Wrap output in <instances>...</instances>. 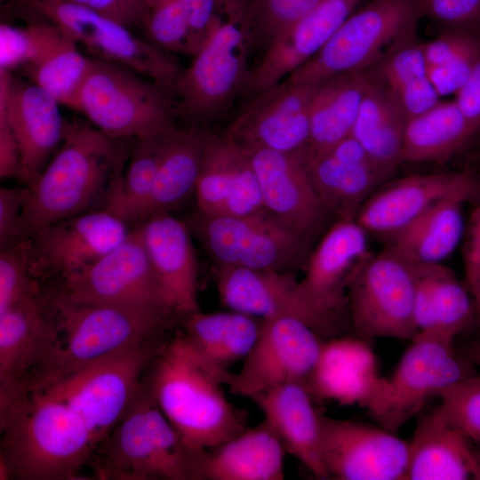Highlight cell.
<instances>
[{"instance_id":"cell-27","label":"cell","mask_w":480,"mask_h":480,"mask_svg":"<svg viewBox=\"0 0 480 480\" xmlns=\"http://www.w3.org/2000/svg\"><path fill=\"white\" fill-rule=\"evenodd\" d=\"M366 341L356 336L324 341L306 383L313 397L341 405H372L386 379L379 375L376 356Z\"/></svg>"},{"instance_id":"cell-22","label":"cell","mask_w":480,"mask_h":480,"mask_svg":"<svg viewBox=\"0 0 480 480\" xmlns=\"http://www.w3.org/2000/svg\"><path fill=\"white\" fill-rule=\"evenodd\" d=\"M247 150L266 211L311 240L320 233L330 213L311 181L301 150L297 153Z\"/></svg>"},{"instance_id":"cell-48","label":"cell","mask_w":480,"mask_h":480,"mask_svg":"<svg viewBox=\"0 0 480 480\" xmlns=\"http://www.w3.org/2000/svg\"><path fill=\"white\" fill-rule=\"evenodd\" d=\"M480 58V41L447 62L428 68V76L438 95L456 93Z\"/></svg>"},{"instance_id":"cell-46","label":"cell","mask_w":480,"mask_h":480,"mask_svg":"<svg viewBox=\"0 0 480 480\" xmlns=\"http://www.w3.org/2000/svg\"><path fill=\"white\" fill-rule=\"evenodd\" d=\"M41 292L39 280L30 269L27 240L1 249L0 313L17 301Z\"/></svg>"},{"instance_id":"cell-33","label":"cell","mask_w":480,"mask_h":480,"mask_svg":"<svg viewBox=\"0 0 480 480\" xmlns=\"http://www.w3.org/2000/svg\"><path fill=\"white\" fill-rule=\"evenodd\" d=\"M372 76L368 70L350 72L320 84L310 107L305 155L324 154L351 134Z\"/></svg>"},{"instance_id":"cell-34","label":"cell","mask_w":480,"mask_h":480,"mask_svg":"<svg viewBox=\"0 0 480 480\" xmlns=\"http://www.w3.org/2000/svg\"><path fill=\"white\" fill-rule=\"evenodd\" d=\"M300 153L322 203L338 220H356L364 203L389 176L372 163L345 160L330 152Z\"/></svg>"},{"instance_id":"cell-1","label":"cell","mask_w":480,"mask_h":480,"mask_svg":"<svg viewBox=\"0 0 480 480\" xmlns=\"http://www.w3.org/2000/svg\"><path fill=\"white\" fill-rule=\"evenodd\" d=\"M0 398V460L11 479H76L96 449L77 414L22 380L1 382Z\"/></svg>"},{"instance_id":"cell-47","label":"cell","mask_w":480,"mask_h":480,"mask_svg":"<svg viewBox=\"0 0 480 480\" xmlns=\"http://www.w3.org/2000/svg\"><path fill=\"white\" fill-rule=\"evenodd\" d=\"M440 398L446 420L472 442L480 443V375L453 384Z\"/></svg>"},{"instance_id":"cell-6","label":"cell","mask_w":480,"mask_h":480,"mask_svg":"<svg viewBox=\"0 0 480 480\" xmlns=\"http://www.w3.org/2000/svg\"><path fill=\"white\" fill-rule=\"evenodd\" d=\"M188 449L157 405L145 374L90 462L98 479L189 480Z\"/></svg>"},{"instance_id":"cell-18","label":"cell","mask_w":480,"mask_h":480,"mask_svg":"<svg viewBox=\"0 0 480 480\" xmlns=\"http://www.w3.org/2000/svg\"><path fill=\"white\" fill-rule=\"evenodd\" d=\"M321 454L329 478L404 480L409 443L384 428L320 413Z\"/></svg>"},{"instance_id":"cell-21","label":"cell","mask_w":480,"mask_h":480,"mask_svg":"<svg viewBox=\"0 0 480 480\" xmlns=\"http://www.w3.org/2000/svg\"><path fill=\"white\" fill-rule=\"evenodd\" d=\"M60 103L44 90L0 69V114L17 140L21 159L18 179L28 186L40 174L53 150L62 143L67 122Z\"/></svg>"},{"instance_id":"cell-24","label":"cell","mask_w":480,"mask_h":480,"mask_svg":"<svg viewBox=\"0 0 480 480\" xmlns=\"http://www.w3.org/2000/svg\"><path fill=\"white\" fill-rule=\"evenodd\" d=\"M214 275L220 299L230 310L260 320L294 316L328 337L323 323L301 299L293 271L215 265Z\"/></svg>"},{"instance_id":"cell-12","label":"cell","mask_w":480,"mask_h":480,"mask_svg":"<svg viewBox=\"0 0 480 480\" xmlns=\"http://www.w3.org/2000/svg\"><path fill=\"white\" fill-rule=\"evenodd\" d=\"M416 266L389 247L369 253L348 286L349 325L363 340L396 338L412 340Z\"/></svg>"},{"instance_id":"cell-40","label":"cell","mask_w":480,"mask_h":480,"mask_svg":"<svg viewBox=\"0 0 480 480\" xmlns=\"http://www.w3.org/2000/svg\"><path fill=\"white\" fill-rule=\"evenodd\" d=\"M378 78L393 94L407 119L439 102L428 76L422 45L409 44L379 64Z\"/></svg>"},{"instance_id":"cell-44","label":"cell","mask_w":480,"mask_h":480,"mask_svg":"<svg viewBox=\"0 0 480 480\" xmlns=\"http://www.w3.org/2000/svg\"><path fill=\"white\" fill-rule=\"evenodd\" d=\"M476 324L471 294L452 270L442 265L434 307V325L429 332L454 341Z\"/></svg>"},{"instance_id":"cell-5","label":"cell","mask_w":480,"mask_h":480,"mask_svg":"<svg viewBox=\"0 0 480 480\" xmlns=\"http://www.w3.org/2000/svg\"><path fill=\"white\" fill-rule=\"evenodd\" d=\"M249 0H220L206 40L184 68L175 86L177 116L212 120L226 112L245 90L248 59L254 43Z\"/></svg>"},{"instance_id":"cell-52","label":"cell","mask_w":480,"mask_h":480,"mask_svg":"<svg viewBox=\"0 0 480 480\" xmlns=\"http://www.w3.org/2000/svg\"><path fill=\"white\" fill-rule=\"evenodd\" d=\"M185 7L196 53L206 40L220 13V0H181ZM195 53V54H196Z\"/></svg>"},{"instance_id":"cell-9","label":"cell","mask_w":480,"mask_h":480,"mask_svg":"<svg viewBox=\"0 0 480 480\" xmlns=\"http://www.w3.org/2000/svg\"><path fill=\"white\" fill-rule=\"evenodd\" d=\"M166 342L156 338L101 358L42 385L83 420L96 447L124 415Z\"/></svg>"},{"instance_id":"cell-4","label":"cell","mask_w":480,"mask_h":480,"mask_svg":"<svg viewBox=\"0 0 480 480\" xmlns=\"http://www.w3.org/2000/svg\"><path fill=\"white\" fill-rule=\"evenodd\" d=\"M55 329L51 348L27 381L42 385L101 358L159 338L174 316L125 306L76 302L51 295Z\"/></svg>"},{"instance_id":"cell-35","label":"cell","mask_w":480,"mask_h":480,"mask_svg":"<svg viewBox=\"0 0 480 480\" xmlns=\"http://www.w3.org/2000/svg\"><path fill=\"white\" fill-rule=\"evenodd\" d=\"M465 203L449 199L433 205L389 236L386 246L415 266L441 264L462 238Z\"/></svg>"},{"instance_id":"cell-28","label":"cell","mask_w":480,"mask_h":480,"mask_svg":"<svg viewBox=\"0 0 480 480\" xmlns=\"http://www.w3.org/2000/svg\"><path fill=\"white\" fill-rule=\"evenodd\" d=\"M139 227L153 270L175 314L184 317L199 311L198 268L188 225L171 212H161Z\"/></svg>"},{"instance_id":"cell-10","label":"cell","mask_w":480,"mask_h":480,"mask_svg":"<svg viewBox=\"0 0 480 480\" xmlns=\"http://www.w3.org/2000/svg\"><path fill=\"white\" fill-rule=\"evenodd\" d=\"M20 9L58 27L95 59L126 67L172 93L184 68L170 54L131 29L71 0H12Z\"/></svg>"},{"instance_id":"cell-56","label":"cell","mask_w":480,"mask_h":480,"mask_svg":"<svg viewBox=\"0 0 480 480\" xmlns=\"http://www.w3.org/2000/svg\"><path fill=\"white\" fill-rule=\"evenodd\" d=\"M466 279L480 271V205L473 212L464 248Z\"/></svg>"},{"instance_id":"cell-55","label":"cell","mask_w":480,"mask_h":480,"mask_svg":"<svg viewBox=\"0 0 480 480\" xmlns=\"http://www.w3.org/2000/svg\"><path fill=\"white\" fill-rule=\"evenodd\" d=\"M20 168L21 159L17 140L6 117L0 114V178H19Z\"/></svg>"},{"instance_id":"cell-49","label":"cell","mask_w":480,"mask_h":480,"mask_svg":"<svg viewBox=\"0 0 480 480\" xmlns=\"http://www.w3.org/2000/svg\"><path fill=\"white\" fill-rule=\"evenodd\" d=\"M29 189L25 187L0 189V247L22 242V217Z\"/></svg>"},{"instance_id":"cell-42","label":"cell","mask_w":480,"mask_h":480,"mask_svg":"<svg viewBox=\"0 0 480 480\" xmlns=\"http://www.w3.org/2000/svg\"><path fill=\"white\" fill-rule=\"evenodd\" d=\"M25 12L34 17L26 27L5 22L0 25V69L12 72L27 68L64 36L55 25Z\"/></svg>"},{"instance_id":"cell-26","label":"cell","mask_w":480,"mask_h":480,"mask_svg":"<svg viewBox=\"0 0 480 480\" xmlns=\"http://www.w3.org/2000/svg\"><path fill=\"white\" fill-rule=\"evenodd\" d=\"M281 441L263 420L208 449H189V480H282Z\"/></svg>"},{"instance_id":"cell-41","label":"cell","mask_w":480,"mask_h":480,"mask_svg":"<svg viewBox=\"0 0 480 480\" xmlns=\"http://www.w3.org/2000/svg\"><path fill=\"white\" fill-rule=\"evenodd\" d=\"M93 58L84 55L66 35L25 70L30 81L60 105L75 109L79 92L92 66Z\"/></svg>"},{"instance_id":"cell-30","label":"cell","mask_w":480,"mask_h":480,"mask_svg":"<svg viewBox=\"0 0 480 480\" xmlns=\"http://www.w3.org/2000/svg\"><path fill=\"white\" fill-rule=\"evenodd\" d=\"M312 397L306 384L291 382L264 391L252 399L261 410L264 420L286 452L316 478L330 479L321 454L320 413L315 409Z\"/></svg>"},{"instance_id":"cell-50","label":"cell","mask_w":480,"mask_h":480,"mask_svg":"<svg viewBox=\"0 0 480 480\" xmlns=\"http://www.w3.org/2000/svg\"><path fill=\"white\" fill-rule=\"evenodd\" d=\"M480 40L465 32L444 33L422 45L428 68L440 66L456 57Z\"/></svg>"},{"instance_id":"cell-51","label":"cell","mask_w":480,"mask_h":480,"mask_svg":"<svg viewBox=\"0 0 480 480\" xmlns=\"http://www.w3.org/2000/svg\"><path fill=\"white\" fill-rule=\"evenodd\" d=\"M128 28L140 27L145 0H71Z\"/></svg>"},{"instance_id":"cell-57","label":"cell","mask_w":480,"mask_h":480,"mask_svg":"<svg viewBox=\"0 0 480 480\" xmlns=\"http://www.w3.org/2000/svg\"><path fill=\"white\" fill-rule=\"evenodd\" d=\"M467 287L471 294L475 315L476 324L480 326V271L466 279Z\"/></svg>"},{"instance_id":"cell-38","label":"cell","mask_w":480,"mask_h":480,"mask_svg":"<svg viewBox=\"0 0 480 480\" xmlns=\"http://www.w3.org/2000/svg\"><path fill=\"white\" fill-rule=\"evenodd\" d=\"M475 133L454 101H439L407 119L403 162H443L458 152Z\"/></svg>"},{"instance_id":"cell-13","label":"cell","mask_w":480,"mask_h":480,"mask_svg":"<svg viewBox=\"0 0 480 480\" xmlns=\"http://www.w3.org/2000/svg\"><path fill=\"white\" fill-rule=\"evenodd\" d=\"M476 373L454 341L419 333L368 409L382 428L395 433L432 398Z\"/></svg>"},{"instance_id":"cell-58","label":"cell","mask_w":480,"mask_h":480,"mask_svg":"<svg viewBox=\"0 0 480 480\" xmlns=\"http://www.w3.org/2000/svg\"><path fill=\"white\" fill-rule=\"evenodd\" d=\"M460 352L480 369V337L466 343Z\"/></svg>"},{"instance_id":"cell-54","label":"cell","mask_w":480,"mask_h":480,"mask_svg":"<svg viewBox=\"0 0 480 480\" xmlns=\"http://www.w3.org/2000/svg\"><path fill=\"white\" fill-rule=\"evenodd\" d=\"M455 94L456 104L476 133L480 129V58Z\"/></svg>"},{"instance_id":"cell-53","label":"cell","mask_w":480,"mask_h":480,"mask_svg":"<svg viewBox=\"0 0 480 480\" xmlns=\"http://www.w3.org/2000/svg\"><path fill=\"white\" fill-rule=\"evenodd\" d=\"M427 11L439 21L464 24L480 16V0H423Z\"/></svg>"},{"instance_id":"cell-19","label":"cell","mask_w":480,"mask_h":480,"mask_svg":"<svg viewBox=\"0 0 480 480\" xmlns=\"http://www.w3.org/2000/svg\"><path fill=\"white\" fill-rule=\"evenodd\" d=\"M319 85L279 82L254 95L225 134L247 149L302 150L308 140L310 107Z\"/></svg>"},{"instance_id":"cell-37","label":"cell","mask_w":480,"mask_h":480,"mask_svg":"<svg viewBox=\"0 0 480 480\" xmlns=\"http://www.w3.org/2000/svg\"><path fill=\"white\" fill-rule=\"evenodd\" d=\"M204 144V136L196 132L175 127L166 133L146 219L170 212L195 194Z\"/></svg>"},{"instance_id":"cell-29","label":"cell","mask_w":480,"mask_h":480,"mask_svg":"<svg viewBox=\"0 0 480 480\" xmlns=\"http://www.w3.org/2000/svg\"><path fill=\"white\" fill-rule=\"evenodd\" d=\"M55 329L51 295L24 298L0 313V380L28 379L47 356Z\"/></svg>"},{"instance_id":"cell-31","label":"cell","mask_w":480,"mask_h":480,"mask_svg":"<svg viewBox=\"0 0 480 480\" xmlns=\"http://www.w3.org/2000/svg\"><path fill=\"white\" fill-rule=\"evenodd\" d=\"M471 442L437 406L417 425L404 480L472 479L476 449Z\"/></svg>"},{"instance_id":"cell-16","label":"cell","mask_w":480,"mask_h":480,"mask_svg":"<svg viewBox=\"0 0 480 480\" xmlns=\"http://www.w3.org/2000/svg\"><path fill=\"white\" fill-rule=\"evenodd\" d=\"M368 233L356 220H338L311 252L298 287L301 299L338 337L349 325L348 286L360 263L370 253Z\"/></svg>"},{"instance_id":"cell-39","label":"cell","mask_w":480,"mask_h":480,"mask_svg":"<svg viewBox=\"0 0 480 480\" xmlns=\"http://www.w3.org/2000/svg\"><path fill=\"white\" fill-rule=\"evenodd\" d=\"M167 132L136 139L128 165L116 180L106 210L128 225L146 219Z\"/></svg>"},{"instance_id":"cell-11","label":"cell","mask_w":480,"mask_h":480,"mask_svg":"<svg viewBox=\"0 0 480 480\" xmlns=\"http://www.w3.org/2000/svg\"><path fill=\"white\" fill-rule=\"evenodd\" d=\"M188 225L217 266L294 272L312 252L310 240L268 211L241 216L196 211Z\"/></svg>"},{"instance_id":"cell-23","label":"cell","mask_w":480,"mask_h":480,"mask_svg":"<svg viewBox=\"0 0 480 480\" xmlns=\"http://www.w3.org/2000/svg\"><path fill=\"white\" fill-rule=\"evenodd\" d=\"M195 196L197 211L212 216H241L264 208L248 150L225 133L204 136Z\"/></svg>"},{"instance_id":"cell-25","label":"cell","mask_w":480,"mask_h":480,"mask_svg":"<svg viewBox=\"0 0 480 480\" xmlns=\"http://www.w3.org/2000/svg\"><path fill=\"white\" fill-rule=\"evenodd\" d=\"M360 0H320L303 18L275 37L251 70L246 91L256 95L308 61L352 14Z\"/></svg>"},{"instance_id":"cell-43","label":"cell","mask_w":480,"mask_h":480,"mask_svg":"<svg viewBox=\"0 0 480 480\" xmlns=\"http://www.w3.org/2000/svg\"><path fill=\"white\" fill-rule=\"evenodd\" d=\"M140 28L147 41L170 54L196 53L181 0H145Z\"/></svg>"},{"instance_id":"cell-36","label":"cell","mask_w":480,"mask_h":480,"mask_svg":"<svg viewBox=\"0 0 480 480\" xmlns=\"http://www.w3.org/2000/svg\"><path fill=\"white\" fill-rule=\"evenodd\" d=\"M406 122L407 117L393 94L372 76L350 135L390 175L403 162Z\"/></svg>"},{"instance_id":"cell-59","label":"cell","mask_w":480,"mask_h":480,"mask_svg":"<svg viewBox=\"0 0 480 480\" xmlns=\"http://www.w3.org/2000/svg\"><path fill=\"white\" fill-rule=\"evenodd\" d=\"M472 479L480 480V450H476V466Z\"/></svg>"},{"instance_id":"cell-14","label":"cell","mask_w":480,"mask_h":480,"mask_svg":"<svg viewBox=\"0 0 480 480\" xmlns=\"http://www.w3.org/2000/svg\"><path fill=\"white\" fill-rule=\"evenodd\" d=\"M59 292L76 302L141 308L177 316L153 270L139 225L99 260L63 278Z\"/></svg>"},{"instance_id":"cell-3","label":"cell","mask_w":480,"mask_h":480,"mask_svg":"<svg viewBox=\"0 0 480 480\" xmlns=\"http://www.w3.org/2000/svg\"><path fill=\"white\" fill-rule=\"evenodd\" d=\"M146 377L157 405L188 448H212L247 428L246 413L227 399L221 377L181 333L164 345Z\"/></svg>"},{"instance_id":"cell-8","label":"cell","mask_w":480,"mask_h":480,"mask_svg":"<svg viewBox=\"0 0 480 480\" xmlns=\"http://www.w3.org/2000/svg\"><path fill=\"white\" fill-rule=\"evenodd\" d=\"M75 110L115 140L165 133L176 126V100L161 84L122 65L93 58Z\"/></svg>"},{"instance_id":"cell-20","label":"cell","mask_w":480,"mask_h":480,"mask_svg":"<svg viewBox=\"0 0 480 480\" xmlns=\"http://www.w3.org/2000/svg\"><path fill=\"white\" fill-rule=\"evenodd\" d=\"M479 194V182L464 172L410 175L375 190L361 206L356 220L368 234L388 238L442 201L468 202Z\"/></svg>"},{"instance_id":"cell-17","label":"cell","mask_w":480,"mask_h":480,"mask_svg":"<svg viewBox=\"0 0 480 480\" xmlns=\"http://www.w3.org/2000/svg\"><path fill=\"white\" fill-rule=\"evenodd\" d=\"M130 231L124 220L106 209L52 223L26 239L32 275L40 280L76 274L117 246Z\"/></svg>"},{"instance_id":"cell-32","label":"cell","mask_w":480,"mask_h":480,"mask_svg":"<svg viewBox=\"0 0 480 480\" xmlns=\"http://www.w3.org/2000/svg\"><path fill=\"white\" fill-rule=\"evenodd\" d=\"M183 320L181 334L196 356L221 377L223 384L229 367L248 356L261 327L260 319L233 310H199Z\"/></svg>"},{"instance_id":"cell-2","label":"cell","mask_w":480,"mask_h":480,"mask_svg":"<svg viewBox=\"0 0 480 480\" xmlns=\"http://www.w3.org/2000/svg\"><path fill=\"white\" fill-rule=\"evenodd\" d=\"M94 126L67 123L60 149L28 186L22 240L56 221L106 209L124 154Z\"/></svg>"},{"instance_id":"cell-15","label":"cell","mask_w":480,"mask_h":480,"mask_svg":"<svg viewBox=\"0 0 480 480\" xmlns=\"http://www.w3.org/2000/svg\"><path fill=\"white\" fill-rule=\"evenodd\" d=\"M321 337L294 316L263 319L256 342L244 359L241 370L229 372L225 385L236 395L252 398L285 383L306 384L322 349Z\"/></svg>"},{"instance_id":"cell-7","label":"cell","mask_w":480,"mask_h":480,"mask_svg":"<svg viewBox=\"0 0 480 480\" xmlns=\"http://www.w3.org/2000/svg\"><path fill=\"white\" fill-rule=\"evenodd\" d=\"M420 10L419 0H372L284 80L321 84L338 75L368 70L412 43Z\"/></svg>"},{"instance_id":"cell-45","label":"cell","mask_w":480,"mask_h":480,"mask_svg":"<svg viewBox=\"0 0 480 480\" xmlns=\"http://www.w3.org/2000/svg\"><path fill=\"white\" fill-rule=\"evenodd\" d=\"M320 0H249L248 17L255 44L265 48L303 18Z\"/></svg>"}]
</instances>
